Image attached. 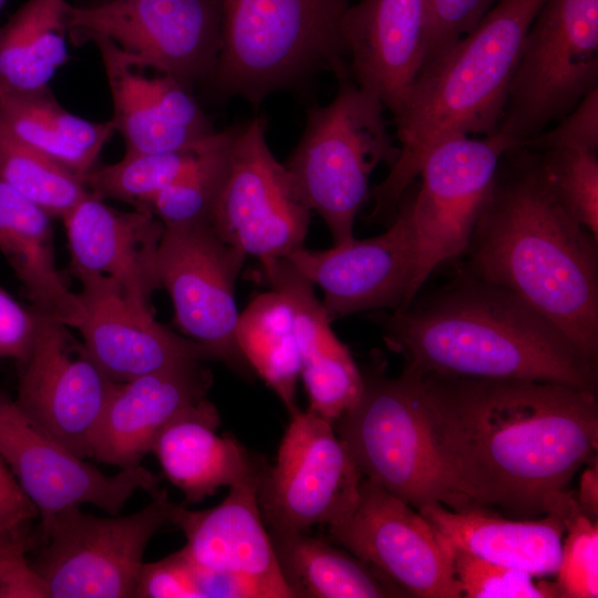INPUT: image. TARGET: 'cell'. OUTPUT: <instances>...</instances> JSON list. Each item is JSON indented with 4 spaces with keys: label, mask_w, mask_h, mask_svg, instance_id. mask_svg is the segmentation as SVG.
<instances>
[{
    "label": "cell",
    "mask_w": 598,
    "mask_h": 598,
    "mask_svg": "<svg viewBox=\"0 0 598 598\" xmlns=\"http://www.w3.org/2000/svg\"><path fill=\"white\" fill-rule=\"evenodd\" d=\"M37 517L38 509L0 457V536L25 535L27 525Z\"/></svg>",
    "instance_id": "ee69618b"
},
{
    "label": "cell",
    "mask_w": 598,
    "mask_h": 598,
    "mask_svg": "<svg viewBox=\"0 0 598 598\" xmlns=\"http://www.w3.org/2000/svg\"><path fill=\"white\" fill-rule=\"evenodd\" d=\"M517 146L536 152L579 150L597 153L598 89L589 92L553 130H545Z\"/></svg>",
    "instance_id": "ab89813d"
},
{
    "label": "cell",
    "mask_w": 598,
    "mask_h": 598,
    "mask_svg": "<svg viewBox=\"0 0 598 598\" xmlns=\"http://www.w3.org/2000/svg\"><path fill=\"white\" fill-rule=\"evenodd\" d=\"M598 239L555 194L539 152L502 156L462 269L514 292L598 361Z\"/></svg>",
    "instance_id": "7a4b0ae2"
},
{
    "label": "cell",
    "mask_w": 598,
    "mask_h": 598,
    "mask_svg": "<svg viewBox=\"0 0 598 598\" xmlns=\"http://www.w3.org/2000/svg\"><path fill=\"white\" fill-rule=\"evenodd\" d=\"M567 536L557 570L558 597L598 596V524L578 506L565 520Z\"/></svg>",
    "instance_id": "74e56055"
},
{
    "label": "cell",
    "mask_w": 598,
    "mask_h": 598,
    "mask_svg": "<svg viewBox=\"0 0 598 598\" xmlns=\"http://www.w3.org/2000/svg\"><path fill=\"white\" fill-rule=\"evenodd\" d=\"M236 340L250 369L278 395L290 415L298 412L300 361L287 299L272 289L252 299L239 312Z\"/></svg>",
    "instance_id": "1f68e13d"
},
{
    "label": "cell",
    "mask_w": 598,
    "mask_h": 598,
    "mask_svg": "<svg viewBox=\"0 0 598 598\" xmlns=\"http://www.w3.org/2000/svg\"><path fill=\"white\" fill-rule=\"evenodd\" d=\"M581 474L577 502L584 513L597 520L598 516V467L597 456L588 462Z\"/></svg>",
    "instance_id": "f6af8a7d"
},
{
    "label": "cell",
    "mask_w": 598,
    "mask_h": 598,
    "mask_svg": "<svg viewBox=\"0 0 598 598\" xmlns=\"http://www.w3.org/2000/svg\"><path fill=\"white\" fill-rule=\"evenodd\" d=\"M4 2H6V0H0V9L3 6Z\"/></svg>",
    "instance_id": "bcb514c9"
},
{
    "label": "cell",
    "mask_w": 598,
    "mask_h": 598,
    "mask_svg": "<svg viewBox=\"0 0 598 598\" xmlns=\"http://www.w3.org/2000/svg\"><path fill=\"white\" fill-rule=\"evenodd\" d=\"M233 126L217 131L196 166L157 193L142 210L152 213L165 228L209 221L226 175Z\"/></svg>",
    "instance_id": "e575fe53"
},
{
    "label": "cell",
    "mask_w": 598,
    "mask_h": 598,
    "mask_svg": "<svg viewBox=\"0 0 598 598\" xmlns=\"http://www.w3.org/2000/svg\"><path fill=\"white\" fill-rule=\"evenodd\" d=\"M176 504L165 488L130 515L99 517L79 506L41 524L48 546L33 566L50 598L134 597L152 537L171 524Z\"/></svg>",
    "instance_id": "30bf717a"
},
{
    "label": "cell",
    "mask_w": 598,
    "mask_h": 598,
    "mask_svg": "<svg viewBox=\"0 0 598 598\" xmlns=\"http://www.w3.org/2000/svg\"><path fill=\"white\" fill-rule=\"evenodd\" d=\"M293 598H384L408 595L368 561L307 532H269ZM409 597V596H408Z\"/></svg>",
    "instance_id": "f1b7e54d"
},
{
    "label": "cell",
    "mask_w": 598,
    "mask_h": 598,
    "mask_svg": "<svg viewBox=\"0 0 598 598\" xmlns=\"http://www.w3.org/2000/svg\"><path fill=\"white\" fill-rule=\"evenodd\" d=\"M546 0H499L415 79L393 115L400 156L370 192L372 219L393 214L439 144L498 133L526 34Z\"/></svg>",
    "instance_id": "277c9868"
},
{
    "label": "cell",
    "mask_w": 598,
    "mask_h": 598,
    "mask_svg": "<svg viewBox=\"0 0 598 598\" xmlns=\"http://www.w3.org/2000/svg\"><path fill=\"white\" fill-rule=\"evenodd\" d=\"M246 257L209 221L164 227L156 257L158 285L169 295L178 329L212 360L239 371L250 369L236 340L235 285Z\"/></svg>",
    "instance_id": "5bb4252c"
},
{
    "label": "cell",
    "mask_w": 598,
    "mask_h": 598,
    "mask_svg": "<svg viewBox=\"0 0 598 598\" xmlns=\"http://www.w3.org/2000/svg\"><path fill=\"white\" fill-rule=\"evenodd\" d=\"M125 153H161L200 144L217 131L190 90L169 75L145 74L106 38H94Z\"/></svg>",
    "instance_id": "44dd1931"
},
{
    "label": "cell",
    "mask_w": 598,
    "mask_h": 598,
    "mask_svg": "<svg viewBox=\"0 0 598 598\" xmlns=\"http://www.w3.org/2000/svg\"><path fill=\"white\" fill-rule=\"evenodd\" d=\"M427 0H360L343 19L349 76L395 115L425 55Z\"/></svg>",
    "instance_id": "603a6c76"
},
{
    "label": "cell",
    "mask_w": 598,
    "mask_h": 598,
    "mask_svg": "<svg viewBox=\"0 0 598 598\" xmlns=\"http://www.w3.org/2000/svg\"><path fill=\"white\" fill-rule=\"evenodd\" d=\"M51 216L0 178V250L39 315L78 328L83 318L79 293L58 269Z\"/></svg>",
    "instance_id": "4316f807"
},
{
    "label": "cell",
    "mask_w": 598,
    "mask_h": 598,
    "mask_svg": "<svg viewBox=\"0 0 598 598\" xmlns=\"http://www.w3.org/2000/svg\"><path fill=\"white\" fill-rule=\"evenodd\" d=\"M539 154L545 173L559 200L598 239L597 153L554 150Z\"/></svg>",
    "instance_id": "d590c367"
},
{
    "label": "cell",
    "mask_w": 598,
    "mask_h": 598,
    "mask_svg": "<svg viewBox=\"0 0 598 598\" xmlns=\"http://www.w3.org/2000/svg\"><path fill=\"white\" fill-rule=\"evenodd\" d=\"M515 146L497 133L454 137L429 153L419 172V189L409 194L416 267L402 308L412 302L436 267L465 254L498 163Z\"/></svg>",
    "instance_id": "7c38bea8"
},
{
    "label": "cell",
    "mask_w": 598,
    "mask_h": 598,
    "mask_svg": "<svg viewBox=\"0 0 598 598\" xmlns=\"http://www.w3.org/2000/svg\"><path fill=\"white\" fill-rule=\"evenodd\" d=\"M379 317L386 346L419 374L554 382L597 393V362L553 321L506 288L463 270Z\"/></svg>",
    "instance_id": "3957f363"
},
{
    "label": "cell",
    "mask_w": 598,
    "mask_h": 598,
    "mask_svg": "<svg viewBox=\"0 0 598 598\" xmlns=\"http://www.w3.org/2000/svg\"><path fill=\"white\" fill-rule=\"evenodd\" d=\"M310 208L266 140V121L233 126L228 165L209 223L228 245L259 261L287 258L303 247Z\"/></svg>",
    "instance_id": "8fae6325"
},
{
    "label": "cell",
    "mask_w": 598,
    "mask_h": 598,
    "mask_svg": "<svg viewBox=\"0 0 598 598\" xmlns=\"http://www.w3.org/2000/svg\"><path fill=\"white\" fill-rule=\"evenodd\" d=\"M362 474L333 423L308 409L291 415L276 463L266 465L258 502L269 532L329 526L354 505Z\"/></svg>",
    "instance_id": "4fadbf2b"
},
{
    "label": "cell",
    "mask_w": 598,
    "mask_h": 598,
    "mask_svg": "<svg viewBox=\"0 0 598 598\" xmlns=\"http://www.w3.org/2000/svg\"><path fill=\"white\" fill-rule=\"evenodd\" d=\"M286 259L321 288L330 321L360 311L402 308L416 267L408 193L384 233L367 239L353 237L326 250L301 247Z\"/></svg>",
    "instance_id": "ac0fdd59"
},
{
    "label": "cell",
    "mask_w": 598,
    "mask_h": 598,
    "mask_svg": "<svg viewBox=\"0 0 598 598\" xmlns=\"http://www.w3.org/2000/svg\"><path fill=\"white\" fill-rule=\"evenodd\" d=\"M265 467L230 486L227 497L213 508L189 511L176 504L171 524L185 535L182 550L193 563L254 579L274 598H293L259 507Z\"/></svg>",
    "instance_id": "cb8c5ba5"
},
{
    "label": "cell",
    "mask_w": 598,
    "mask_h": 598,
    "mask_svg": "<svg viewBox=\"0 0 598 598\" xmlns=\"http://www.w3.org/2000/svg\"><path fill=\"white\" fill-rule=\"evenodd\" d=\"M215 134L192 147L161 153H125L117 163L93 168L83 182L102 199L120 200L142 210L157 193L196 166Z\"/></svg>",
    "instance_id": "836d02e7"
},
{
    "label": "cell",
    "mask_w": 598,
    "mask_h": 598,
    "mask_svg": "<svg viewBox=\"0 0 598 598\" xmlns=\"http://www.w3.org/2000/svg\"><path fill=\"white\" fill-rule=\"evenodd\" d=\"M66 0H28L0 27V87L18 94L49 89L69 60Z\"/></svg>",
    "instance_id": "4dcf8cb0"
},
{
    "label": "cell",
    "mask_w": 598,
    "mask_h": 598,
    "mask_svg": "<svg viewBox=\"0 0 598 598\" xmlns=\"http://www.w3.org/2000/svg\"><path fill=\"white\" fill-rule=\"evenodd\" d=\"M188 560L197 598H274L268 588L254 579L205 568Z\"/></svg>",
    "instance_id": "7bdbcfd3"
},
{
    "label": "cell",
    "mask_w": 598,
    "mask_h": 598,
    "mask_svg": "<svg viewBox=\"0 0 598 598\" xmlns=\"http://www.w3.org/2000/svg\"><path fill=\"white\" fill-rule=\"evenodd\" d=\"M417 512L452 547L534 577L558 570L566 527L557 514L517 519L502 517L486 506L452 511L439 503Z\"/></svg>",
    "instance_id": "484cf974"
},
{
    "label": "cell",
    "mask_w": 598,
    "mask_h": 598,
    "mask_svg": "<svg viewBox=\"0 0 598 598\" xmlns=\"http://www.w3.org/2000/svg\"><path fill=\"white\" fill-rule=\"evenodd\" d=\"M453 563L462 594L467 598H553L556 584L540 580L525 570L495 564L453 547Z\"/></svg>",
    "instance_id": "8d00e7d4"
},
{
    "label": "cell",
    "mask_w": 598,
    "mask_h": 598,
    "mask_svg": "<svg viewBox=\"0 0 598 598\" xmlns=\"http://www.w3.org/2000/svg\"><path fill=\"white\" fill-rule=\"evenodd\" d=\"M358 402L334 423L363 477L416 511L442 504L452 511L483 506L468 496L436 446L421 377L362 374Z\"/></svg>",
    "instance_id": "8992f818"
},
{
    "label": "cell",
    "mask_w": 598,
    "mask_h": 598,
    "mask_svg": "<svg viewBox=\"0 0 598 598\" xmlns=\"http://www.w3.org/2000/svg\"><path fill=\"white\" fill-rule=\"evenodd\" d=\"M0 178L61 219L90 193L82 177L19 138L1 118Z\"/></svg>",
    "instance_id": "d6a6232c"
},
{
    "label": "cell",
    "mask_w": 598,
    "mask_h": 598,
    "mask_svg": "<svg viewBox=\"0 0 598 598\" xmlns=\"http://www.w3.org/2000/svg\"><path fill=\"white\" fill-rule=\"evenodd\" d=\"M328 539L370 563L409 597H463L451 544L415 508L362 477L352 508Z\"/></svg>",
    "instance_id": "9a60e30c"
},
{
    "label": "cell",
    "mask_w": 598,
    "mask_h": 598,
    "mask_svg": "<svg viewBox=\"0 0 598 598\" xmlns=\"http://www.w3.org/2000/svg\"><path fill=\"white\" fill-rule=\"evenodd\" d=\"M259 262L264 281L290 306L309 409L334 423L358 402L363 389L362 373L348 347L332 331L315 286L286 258Z\"/></svg>",
    "instance_id": "d4e9b609"
},
{
    "label": "cell",
    "mask_w": 598,
    "mask_h": 598,
    "mask_svg": "<svg viewBox=\"0 0 598 598\" xmlns=\"http://www.w3.org/2000/svg\"><path fill=\"white\" fill-rule=\"evenodd\" d=\"M134 597L197 598L190 563L182 549L161 560L143 564Z\"/></svg>",
    "instance_id": "60d3db41"
},
{
    "label": "cell",
    "mask_w": 598,
    "mask_h": 598,
    "mask_svg": "<svg viewBox=\"0 0 598 598\" xmlns=\"http://www.w3.org/2000/svg\"><path fill=\"white\" fill-rule=\"evenodd\" d=\"M76 278L83 306L76 329L111 381L126 382L187 360H212L202 346L157 322L153 312L135 308L112 279L99 275Z\"/></svg>",
    "instance_id": "ffe728a7"
},
{
    "label": "cell",
    "mask_w": 598,
    "mask_h": 598,
    "mask_svg": "<svg viewBox=\"0 0 598 598\" xmlns=\"http://www.w3.org/2000/svg\"><path fill=\"white\" fill-rule=\"evenodd\" d=\"M419 375L439 452L468 496L517 519L553 513L566 520L579 506L569 485L596 456L597 393L554 382Z\"/></svg>",
    "instance_id": "6da1fadb"
},
{
    "label": "cell",
    "mask_w": 598,
    "mask_h": 598,
    "mask_svg": "<svg viewBox=\"0 0 598 598\" xmlns=\"http://www.w3.org/2000/svg\"><path fill=\"white\" fill-rule=\"evenodd\" d=\"M39 315L27 309L0 287V358H11L21 364L33 346Z\"/></svg>",
    "instance_id": "b9f144b4"
},
{
    "label": "cell",
    "mask_w": 598,
    "mask_h": 598,
    "mask_svg": "<svg viewBox=\"0 0 598 598\" xmlns=\"http://www.w3.org/2000/svg\"><path fill=\"white\" fill-rule=\"evenodd\" d=\"M0 548H1V538H0Z\"/></svg>",
    "instance_id": "7dc6e473"
},
{
    "label": "cell",
    "mask_w": 598,
    "mask_h": 598,
    "mask_svg": "<svg viewBox=\"0 0 598 598\" xmlns=\"http://www.w3.org/2000/svg\"><path fill=\"white\" fill-rule=\"evenodd\" d=\"M62 220L71 274L107 277L135 308L152 312V293L159 288L156 257L163 224L147 210L115 209L91 192Z\"/></svg>",
    "instance_id": "7402d4cb"
},
{
    "label": "cell",
    "mask_w": 598,
    "mask_h": 598,
    "mask_svg": "<svg viewBox=\"0 0 598 598\" xmlns=\"http://www.w3.org/2000/svg\"><path fill=\"white\" fill-rule=\"evenodd\" d=\"M69 38L109 39L125 58L190 90L212 80L221 49L220 0H102L69 4Z\"/></svg>",
    "instance_id": "9c48e42d"
},
{
    "label": "cell",
    "mask_w": 598,
    "mask_h": 598,
    "mask_svg": "<svg viewBox=\"0 0 598 598\" xmlns=\"http://www.w3.org/2000/svg\"><path fill=\"white\" fill-rule=\"evenodd\" d=\"M334 99L307 111L303 133L285 166L297 193L327 225L333 245L353 238L355 217L370 195L374 168L400 156L384 105L351 79L338 80Z\"/></svg>",
    "instance_id": "52a82bcc"
},
{
    "label": "cell",
    "mask_w": 598,
    "mask_h": 598,
    "mask_svg": "<svg viewBox=\"0 0 598 598\" xmlns=\"http://www.w3.org/2000/svg\"><path fill=\"white\" fill-rule=\"evenodd\" d=\"M598 89V0H546L513 75L498 133L520 145Z\"/></svg>",
    "instance_id": "ba28073f"
},
{
    "label": "cell",
    "mask_w": 598,
    "mask_h": 598,
    "mask_svg": "<svg viewBox=\"0 0 598 598\" xmlns=\"http://www.w3.org/2000/svg\"><path fill=\"white\" fill-rule=\"evenodd\" d=\"M498 1L427 0L425 55L422 69L471 32Z\"/></svg>",
    "instance_id": "f35d334b"
},
{
    "label": "cell",
    "mask_w": 598,
    "mask_h": 598,
    "mask_svg": "<svg viewBox=\"0 0 598 598\" xmlns=\"http://www.w3.org/2000/svg\"><path fill=\"white\" fill-rule=\"evenodd\" d=\"M219 424V414L212 404L172 423L153 445L152 453L164 475L184 493L188 503L202 502L218 488L230 487L266 465L234 437L217 435Z\"/></svg>",
    "instance_id": "83f0119b"
},
{
    "label": "cell",
    "mask_w": 598,
    "mask_h": 598,
    "mask_svg": "<svg viewBox=\"0 0 598 598\" xmlns=\"http://www.w3.org/2000/svg\"><path fill=\"white\" fill-rule=\"evenodd\" d=\"M0 457L38 509L41 524L56 513L92 504L118 515L132 495H154L158 481L142 465L105 475L34 424L0 392Z\"/></svg>",
    "instance_id": "2e32d148"
},
{
    "label": "cell",
    "mask_w": 598,
    "mask_h": 598,
    "mask_svg": "<svg viewBox=\"0 0 598 598\" xmlns=\"http://www.w3.org/2000/svg\"><path fill=\"white\" fill-rule=\"evenodd\" d=\"M0 118L19 138L82 178L115 133L111 120L92 122L63 109L50 87L31 94L0 87Z\"/></svg>",
    "instance_id": "f546056e"
},
{
    "label": "cell",
    "mask_w": 598,
    "mask_h": 598,
    "mask_svg": "<svg viewBox=\"0 0 598 598\" xmlns=\"http://www.w3.org/2000/svg\"><path fill=\"white\" fill-rule=\"evenodd\" d=\"M199 362L187 360L114 383L94 432L91 458L120 470L138 466L167 426L209 408L212 374Z\"/></svg>",
    "instance_id": "d6986e66"
},
{
    "label": "cell",
    "mask_w": 598,
    "mask_h": 598,
    "mask_svg": "<svg viewBox=\"0 0 598 598\" xmlns=\"http://www.w3.org/2000/svg\"><path fill=\"white\" fill-rule=\"evenodd\" d=\"M69 328L39 315L14 401L34 424L86 458L91 457L94 432L115 382Z\"/></svg>",
    "instance_id": "e0dca14e"
},
{
    "label": "cell",
    "mask_w": 598,
    "mask_h": 598,
    "mask_svg": "<svg viewBox=\"0 0 598 598\" xmlns=\"http://www.w3.org/2000/svg\"><path fill=\"white\" fill-rule=\"evenodd\" d=\"M221 49L208 85L258 106L313 74L349 76L343 19L351 0H220Z\"/></svg>",
    "instance_id": "5b68a950"
}]
</instances>
